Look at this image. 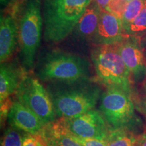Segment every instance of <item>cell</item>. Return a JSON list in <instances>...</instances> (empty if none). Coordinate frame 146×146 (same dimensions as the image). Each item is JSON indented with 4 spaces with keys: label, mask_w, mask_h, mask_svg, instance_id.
I'll list each match as a JSON object with an SVG mask.
<instances>
[{
    "label": "cell",
    "mask_w": 146,
    "mask_h": 146,
    "mask_svg": "<svg viewBox=\"0 0 146 146\" xmlns=\"http://www.w3.org/2000/svg\"><path fill=\"white\" fill-rule=\"evenodd\" d=\"M92 0H43V37L48 43L62 41L73 31Z\"/></svg>",
    "instance_id": "7a4b0ae2"
},
{
    "label": "cell",
    "mask_w": 146,
    "mask_h": 146,
    "mask_svg": "<svg viewBox=\"0 0 146 146\" xmlns=\"http://www.w3.org/2000/svg\"><path fill=\"white\" fill-rule=\"evenodd\" d=\"M7 119L9 125L29 135L39 134L45 125L34 112L17 100L11 106Z\"/></svg>",
    "instance_id": "7c38bea8"
},
{
    "label": "cell",
    "mask_w": 146,
    "mask_h": 146,
    "mask_svg": "<svg viewBox=\"0 0 146 146\" xmlns=\"http://www.w3.org/2000/svg\"><path fill=\"white\" fill-rule=\"evenodd\" d=\"M145 91H146V83H145Z\"/></svg>",
    "instance_id": "83f0119b"
},
{
    "label": "cell",
    "mask_w": 146,
    "mask_h": 146,
    "mask_svg": "<svg viewBox=\"0 0 146 146\" xmlns=\"http://www.w3.org/2000/svg\"><path fill=\"white\" fill-rule=\"evenodd\" d=\"M126 1H127V2H129V1H131V0H126Z\"/></svg>",
    "instance_id": "f1b7e54d"
},
{
    "label": "cell",
    "mask_w": 146,
    "mask_h": 146,
    "mask_svg": "<svg viewBox=\"0 0 146 146\" xmlns=\"http://www.w3.org/2000/svg\"><path fill=\"white\" fill-rule=\"evenodd\" d=\"M133 98L136 110L146 116V96H139L134 92Z\"/></svg>",
    "instance_id": "7402d4cb"
},
{
    "label": "cell",
    "mask_w": 146,
    "mask_h": 146,
    "mask_svg": "<svg viewBox=\"0 0 146 146\" xmlns=\"http://www.w3.org/2000/svg\"><path fill=\"white\" fill-rule=\"evenodd\" d=\"M135 133L126 129H110L106 142L107 146H135Z\"/></svg>",
    "instance_id": "2e32d148"
},
{
    "label": "cell",
    "mask_w": 146,
    "mask_h": 146,
    "mask_svg": "<svg viewBox=\"0 0 146 146\" xmlns=\"http://www.w3.org/2000/svg\"><path fill=\"white\" fill-rule=\"evenodd\" d=\"M118 52L126 66L130 71L131 78L135 81L146 74V65L139 40L133 36H127L117 44Z\"/></svg>",
    "instance_id": "8fae6325"
},
{
    "label": "cell",
    "mask_w": 146,
    "mask_h": 146,
    "mask_svg": "<svg viewBox=\"0 0 146 146\" xmlns=\"http://www.w3.org/2000/svg\"><path fill=\"white\" fill-rule=\"evenodd\" d=\"M76 139L83 146H107L106 140H100L97 139L79 138H76Z\"/></svg>",
    "instance_id": "603a6c76"
},
{
    "label": "cell",
    "mask_w": 146,
    "mask_h": 146,
    "mask_svg": "<svg viewBox=\"0 0 146 146\" xmlns=\"http://www.w3.org/2000/svg\"><path fill=\"white\" fill-rule=\"evenodd\" d=\"M135 146H146V128L143 131L137 135Z\"/></svg>",
    "instance_id": "d4e9b609"
},
{
    "label": "cell",
    "mask_w": 146,
    "mask_h": 146,
    "mask_svg": "<svg viewBox=\"0 0 146 146\" xmlns=\"http://www.w3.org/2000/svg\"><path fill=\"white\" fill-rule=\"evenodd\" d=\"M28 133L9 125L3 131L1 146H23Z\"/></svg>",
    "instance_id": "e0dca14e"
},
{
    "label": "cell",
    "mask_w": 146,
    "mask_h": 146,
    "mask_svg": "<svg viewBox=\"0 0 146 146\" xmlns=\"http://www.w3.org/2000/svg\"><path fill=\"white\" fill-rule=\"evenodd\" d=\"M18 45V29L15 16L8 12L0 18V61H9Z\"/></svg>",
    "instance_id": "4fadbf2b"
},
{
    "label": "cell",
    "mask_w": 146,
    "mask_h": 146,
    "mask_svg": "<svg viewBox=\"0 0 146 146\" xmlns=\"http://www.w3.org/2000/svg\"><path fill=\"white\" fill-rule=\"evenodd\" d=\"M126 0H111L106 10L121 19L127 5Z\"/></svg>",
    "instance_id": "ffe728a7"
},
{
    "label": "cell",
    "mask_w": 146,
    "mask_h": 146,
    "mask_svg": "<svg viewBox=\"0 0 146 146\" xmlns=\"http://www.w3.org/2000/svg\"><path fill=\"white\" fill-rule=\"evenodd\" d=\"M133 90L120 86H110L102 92L100 112L112 129H126L135 133L141 121L135 113Z\"/></svg>",
    "instance_id": "5b68a950"
},
{
    "label": "cell",
    "mask_w": 146,
    "mask_h": 146,
    "mask_svg": "<svg viewBox=\"0 0 146 146\" xmlns=\"http://www.w3.org/2000/svg\"><path fill=\"white\" fill-rule=\"evenodd\" d=\"M127 36L140 39L146 34V4L139 14L125 30Z\"/></svg>",
    "instance_id": "d6986e66"
},
{
    "label": "cell",
    "mask_w": 146,
    "mask_h": 146,
    "mask_svg": "<svg viewBox=\"0 0 146 146\" xmlns=\"http://www.w3.org/2000/svg\"><path fill=\"white\" fill-rule=\"evenodd\" d=\"M21 1V0H0L1 6L3 7V8H10V11L17 8Z\"/></svg>",
    "instance_id": "cb8c5ba5"
},
{
    "label": "cell",
    "mask_w": 146,
    "mask_h": 146,
    "mask_svg": "<svg viewBox=\"0 0 146 146\" xmlns=\"http://www.w3.org/2000/svg\"><path fill=\"white\" fill-rule=\"evenodd\" d=\"M102 10L92 0L75 27L76 34L81 39L93 41L99 24Z\"/></svg>",
    "instance_id": "9a60e30c"
},
{
    "label": "cell",
    "mask_w": 146,
    "mask_h": 146,
    "mask_svg": "<svg viewBox=\"0 0 146 146\" xmlns=\"http://www.w3.org/2000/svg\"><path fill=\"white\" fill-rule=\"evenodd\" d=\"M91 61L100 84L133 90L131 72L120 56L117 44L97 45L91 52Z\"/></svg>",
    "instance_id": "8992f818"
},
{
    "label": "cell",
    "mask_w": 146,
    "mask_h": 146,
    "mask_svg": "<svg viewBox=\"0 0 146 146\" xmlns=\"http://www.w3.org/2000/svg\"><path fill=\"white\" fill-rule=\"evenodd\" d=\"M46 146H83L57 120L45 125L39 133Z\"/></svg>",
    "instance_id": "5bb4252c"
},
{
    "label": "cell",
    "mask_w": 146,
    "mask_h": 146,
    "mask_svg": "<svg viewBox=\"0 0 146 146\" xmlns=\"http://www.w3.org/2000/svg\"><path fill=\"white\" fill-rule=\"evenodd\" d=\"M27 72L16 60L1 63L0 67V106L1 123L8 118L20 83Z\"/></svg>",
    "instance_id": "9c48e42d"
},
{
    "label": "cell",
    "mask_w": 146,
    "mask_h": 146,
    "mask_svg": "<svg viewBox=\"0 0 146 146\" xmlns=\"http://www.w3.org/2000/svg\"><path fill=\"white\" fill-rule=\"evenodd\" d=\"M145 83H146V81H145Z\"/></svg>",
    "instance_id": "4dcf8cb0"
},
{
    "label": "cell",
    "mask_w": 146,
    "mask_h": 146,
    "mask_svg": "<svg viewBox=\"0 0 146 146\" xmlns=\"http://www.w3.org/2000/svg\"><path fill=\"white\" fill-rule=\"evenodd\" d=\"M146 4V0H131L127 3L121 18L124 31L135 19Z\"/></svg>",
    "instance_id": "ac0fdd59"
},
{
    "label": "cell",
    "mask_w": 146,
    "mask_h": 146,
    "mask_svg": "<svg viewBox=\"0 0 146 146\" xmlns=\"http://www.w3.org/2000/svg\"><path fill=\"white\" fill-rule=\"evenodd\" d=\"M145 128H146V125H145Z\"/></svg>",
    "instance_id": "f546056e"
},
{
    "label": "cell",
    "mask_w": 146,
    "mask_h": 146,
    "mask_svg": "<svg viewBox=\"0 0 146 146\" xmlns=\"http://www.w3.org/2000/svg\"><path fill=\"white\" fill-rule=\"evenodd\" d=\"M91 64L78 55L60 50L45 52L39 58L35 74L47 83H69L90 78Z\"/></svg>",
    "instance_id": "277c9868"
},
{
    "label": "cell",
    "mask_w": 146,
    "mask_h": 146,
    "mask_svg": "<svg viewBox=\"0 0 146 146\" xmlns=\"http://www.w3.org/2000/svg\"><path fill=\"white\" fill-rule=\"evenodd\" d=\"M16 100L30 109L45 125L56 120L54 104L39 78L27 72L15 94Z\"/></svg>",
    "instance_id": "52a82bcc"
},
{
    "label": "cell",
    "mask_w": 146,
    "mask_h": 146,
    "mask_svg": "<svg viewBox=\"0 0 146 146\" xmlns=\"http://www.w3.org/2000/svg\"><path fill=\"white\" fill-rule=\"evenodd\" d=\"M23 146H46L39 134L28 135L25 139Z\"/></svg>",
    "instance_id": "44dd1931"
},
{
    "label": "cell",
    "mask_w": 146,
    "mask_h": 146,
    "mask_svg": "<svg viewBox=\"0 0 146 146\" xmlns=\"http://www.w3.org/2000/svg\"><path fill=\"white\" fill-rule=\"evenodd\" d=\"M127 36L122 21L111 12L102 10L98 29L92 42L97 45H112L120 43Z\"/></svg>",
    "instance_id": "30bf717a"
},
{
    "label": "cell",
    "mask_w": 146,
    "mask_h": 146,
    "mask_svg": "<svg viewBox=\"0 0 146 146\" xmlns=\"http://www.w3.org/2000/svg\"><path fill=\"white\" fill-rule=\"evenodd\" d=\"M139 40V44L141 46L142 52H143L144 60H145V63L146 65V34L143 35L140 39H138Z\"/></svg>",
    "instance_id": "484cf974"
},
{
    "label": "cell",
    "mask_w": 146,
    "mask_h": 146,
    "mask_svg": "<svg viewBox=\"0 0 146 146\" xmlns=\"http://www.w3.org/2000/svg\"><path fill=\"white\" fill-rule=\"evenodd\" d=\"M94 1L98 4L101 10H106L111 0H94Z\"/></svg>",
    "instance_id": "4316f807"
},
{
    "label": "cell",
    "mask_w": 146,
    "mask_h": 146,
    "mask_svg": "<svg viewBox=\"0 0 146 146\" xmlns=\"http://www.w3.org/2000/svg\"><path fill=\"white\" fill-rule=\"evenodd\" d=\"M56 120L71 135L79 139L106 140L110 129L100 112L94 109L74 117Z\"/></svg>",
    "instance_id": "ba28073f"
},
{
    "label": "cell",
    "mask_w": 146,
    "mask_h": 146,
    "mask_svg": "<svg viewBox=\"0 0 146 146\" xmlns=\"http://www.w3.org/2000/svg\"><path fill=\"white\" fill-rule=\"evenodd\" d=\"M43 0H24L15 17L18 20L19 60L29 72L34 68L35 59L41 43L43 25L41 12Z\"/></svg>",
    "instance_id": "3957f363"
},
{
    "label": "cell",
    "mask_w": 146,
    "mask_h": 146,
    "mask_svg": "<svg viewBox=\"0 0 146 146\" xmlns=\"http://www.w3.org/2000/svg\"><path fill=\"white\" fill-rule=\"evenodd\" d=\"M56 118H71L93 110L100 101V84L91 78L69 83H47Z\"/></svg>",
    "instance_id": "6da1fadb"
}]
</instances>
